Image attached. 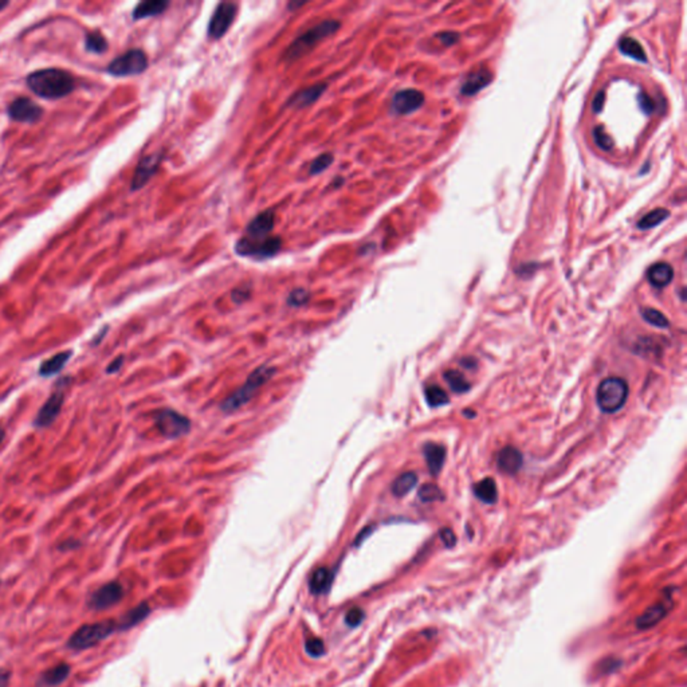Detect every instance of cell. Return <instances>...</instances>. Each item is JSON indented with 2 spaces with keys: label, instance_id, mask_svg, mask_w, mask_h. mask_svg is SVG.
Returning a JSON list of instances; mask_svg holds the SVG:
<instances>
[{
  "label": "cell",
  "instance_id": "obj_5",
  "mask_svg": "<svg viewBox=\"0 0 687 687\" xmlns=\"http://www.w3.org/2000/svg\"><path fill=\"white\" fill-rule=\"evenodd\" d=\"M628 397V385L621 377H608L597 387L596 400L599 409L606 413L621 410Z\"/></svg>",
  "mask_w": 687,
  "mask_h": 687
},
{
  "label": "cell",
  "instance_id": "obj_29",
  "mask_svg": "<svg viewBox=\"0 0 687 687\" xmlns=\"http://www.w3.org/2000/svg\"><path fill=\"white\" fill-rule=\"evenodd\" d=\"M619 50H621V53L626 54V55H628L631 58H634V59L639 61V62H647V57H646V53H645V49L634 38L626 37V38L621 40V42H619Z\"/></svg>",
  "mask_w": 687,
  "mask_h": 687
},
{
  "label": "cell",
  "instance_id": "obj_44",
  "mask_svg": "<svg viewBox=\"0 0 687 687\" xmlns=\"http://www.w3.org/2000/svg\"><path fill=\"white\" fill-rule=\"evenodd\" d=\"M604 101H606V93L604 90H600V92L596 94L595 100H594V112L595 113H599L601 112L603 109V105H604Z\"/></svg>",
  "mask_w": 687,
  "mask_h": 687
},
{
  "label": "cell",
  "instance_id": "obj_8",
  "mask_svg": "<svg viewBox=\"0 0 687 687\" xmlns=\"http://www.w3.org/2000/svg\"><path fill=\"white\" fill-rule=\"evenodd\" d=\"M125 596L124 585L117 580L105 582L94 589L86 599V607L93 612H102L117 606Z\"/></svg>",
  "mask_w": 687,
  "mask_h": 687
},
{
  "label": "cell",
  "instance_id": "obj_10",
  "mask_svg": "<svg viewBox=\"0 0 687 687\" xmlns=\"http://www.w3.org/2000/svg\"><path fill=\"white\" fill-rule=\"evenodd\" d=\"M238 13V6L235 3L223 1L218 4L209 23V35L212 40H219L228 31V28L235 20Z\"/></svg>",
  "mask_w": 687,
  "mask_h": 687
},
{
  "label": "cell",
  "instance_id": "obj_21",
  "mask_svg": "<svg viewBox=\"0 0 687 687\" xmlns=\"http://www.w3.org/2000/svg\"><path fill=\"white\" fill-rule=\"evenodd\" d=\"M327 90V85L325 83H319V85H313L310 88H306V89H303L298 93H295L288 105L291 106V107H305V106L312 105L313 102H316L318 98L322 95V93Z\"/></svg>",
  "mask_w": 687,
  "mask_h": 687
},
{
  "label": "cell",
  "instance_id": "obj_31",
  "mask_svg": "<svg viewBox=\"0 0 687 687\" xmlns=\"http://www.w3.org/2000/svg\"><path fill=\"white\" fill-rule=\"evenodd\" d=\"M85 49L89 53L104 54L107 50V40L100 31H93L85 38Z\"/></svg>",
  "mask_w": 687,
  "mask_h": 687
},
{
  "label": "cell",
  "instance_id": "obj_39",
  "mask_svg": "<svg viewBox=\"0 0 687 687\" xmlns=\"http://www.w3.org/2000/svg\"><path fill=\"white\" fill-rule=\"evenodd\" d=\"M594 139H595V143L597 146L603 151H611L612 146H613V143L611 140V137L608 136L606 131L601 128V127H597L594 131Z\"/></svg>",
  "mask_w": 687,
  "mask_h": 687
},
{
  "label": "cell",
  "instance_id": "obj_4",
  "mask_svg": "<svg viewBox=\"0 0 687 687\" xmlns=\"http://www.w3.org/2000/svg\"><path fill=\"white\" fill-rule=\"evenodd\" d=\"M273 375H274V368L266 367V365H262L258 370H254L252 375L247 377L246 383L243 384L235 394H233L231 397L225 399V401L222 406L223 411L234 412V411L239 410L240 407H243L246 403L250 401L252 395L264 384L267 383L271 379Z\"/></svg>",
  "mask_w": 687,
  "mask_h": 687
},
{
  "label": "cell",
  "instance_id": "obj_2",
  "mask_svg": "<svg viewBox=\"0 0 687 687\" xmlns=\"http://www.w3.org/2000/svg\"><path fill=\"white\" fill-rule=\"evenodd\" d=\"M116 633H119V626L114 619L86 623L69 636L66 648L76 652L86 651L98 646Z\"/></svg>",
  "mask_w": 687,
  "mask_h": 687
},
{
  "label": "cell",
  "instance_id": "obj_27",
  "mask_svg": "<svg viewBox=\"0 0 687 687\" xmlns=\"http://www.w3.org/2000/svg\"><path fill=\"white\" fill-rule=\"evenodd\" d=\"M476 497L485 503H494L497 501V485L491 478H485L474 486Z\"/></svg>",
  "mask_w": 687,
  "mask_h": 687
},
{
  "label": "cell",
  "instance_id": "obj_17",
  "mask_svg": "<svg viewBox=\"0 0 687 687\" xmlns=\"http://www.w3.org/2000/svg\"><path fill=\"white\" fill-rule=\"evenodd\" d=\"M276 225V213L273 210H266L257 215L247 225L246 233L249 238H266L273 231Z\"/></svg>",
  "mask_w": 687,
  "mask_h": 687
},
{
  "label": "cell",
  "instance_id": "obj_16",
  "mask_svg": "<svg viewBox=\"0 0 687 687\" xmlns=\"http://www.w3.org/2000/svg\"><path fill=\"white\" fill-rule=\"evenodd\" d=\"M673 606L671 603V596H667L666 599H663L659 603L657 604H652L651 607L647 608L638 619H636V626L642 630H647V628H651L654 627L655 624H658L659 621L669 613L670 608Z\"/></svg>",
  "mask_w": 687,
  "mask_h": 687
},
{
  "label": "cell",
  "instance_id": "obj_9",
  "mask_svg": "<svg viewBox=\"0 0 687 687\" xmlns=\"http://www.w3.org/2000/svg\"><path fill=\"white\" fill-rule=\"evenodd\" d=\"M155 423L160 433L168 439L184 436L191 430L189 421L182 413L173 410H161L155 415Z\"/></svg>",
  "mask_w": 687,
  "mask_h": 687
},
{
  "label": "cell",
  "instance_id": "obj_32",
  "mask_svg": "<svg viewBox=\"0 0 687 687\" xmlns=\"http://www.w3.org/2000/svg\"><path fill=\"white\" fill-rule=\"evenodd\" d=\"M445 379L449 383L450 388L457 394L467 392L471 387L470 383L466 380V377L463 376V373L458 372V370H447L445 373Z\"/></svg>",
  "mask_w": 687,
  "mask_h": 687
},
{
  "label": "cell",
  "instance_id": "obj_11",
  "mask_svg": "<svg viewBox=\"0 0 687 687\" xmlns=\"http://www.w3.org/2000/svg\"><path fill=\"white\" fill-rule=\"evenodd\" d=\"M8 117L22 124H35L42 119L43 109L28 97H18L7 107Z\"/></svg>",
  "mask_w": 687,
  "mask_h": 687
},
{
  "label": "cell",
  "instance_id": "obj_23",
  "mask_svg": "<svg viewBox=\"0 0 687 687\" xmlns=\"http://www.w3.org/2000/svg\"><path fill=\"white\" fill-rule=\"evenodd\" d=\"M423 452L430 473L434 476H438L446 459V449L436 443H427L424 446Z\"/></svg>",
  "mask_w": 687,
  "mask_h": 687
},
{
  "label": "cell",
  "instance_id": "obj_26",
  "mask_svg": "<svg viewBox=\"0 0 687 687\" xmlns=\"http://www.w3.org/2000/svg\"><path fill=\"white\" fill-rule=\"evenodd\" d=\"M168 6H170V3L165 1V0H148V1H141L133 10V19L134 20H140V19L156 16V15L164 13Z\"/></svg>",
  "mask_w": 687,
  "mask_h": 687
},
{
  "label": "cell",
  "instance_id": "obj_12",
  "mask_svg": "<svg viewBox=\"0 0 687 687\" xmlns=\"http://www.w3.org/2000/svg\"><path fill=\"white\" fill-rule=\"evenodd\" d=\"M64 401H65V391L57 389L46 400V403L40 407L33 424L37 428H46V427L52 425L57 421V418L59 416L62 407H64Z\"/></svg>",
  "mask_w": 687,
  "mask_h": 687
},
{
  "label": "cell",
  "instance_id": "obj_18",
  "mask_svg": "<svg viewBox=\"0 0 687 687\" xmlns=\"http://www.w3.org/2000/svg\"><path fill=\"white\" fill-rule=\"evenodd\" d=\"M151 613V607L148 603H140L139 606L133 607L132 609L127 611L119 619H117V626H119V633H124V631H128V630H132L133 627L139 626L140 623L143 621H146V618L149 616Z\"/></svg>",
  "mask_w": 687,
  "mask_h": 687
},
{
  "label": "cell",
  "instance_id": "obj_42",
  "mask_svg": "<svg viewBox=\"0 0 687 687\" xmlns=\"http://www.w3.org/2000/svg\"><path fill=\"white\" fill-rule=\"evenodd\" d=\"M439 536H440L442 541L445 542V545L447 548H452L455 545V542H457V537H455V534H454V532L451 529H442L440 533H439Z\"/></svg>",
  "mask_w": 687,
  "mask_h": 687
},
{
  "label": "cell",
  "instance_id": "obj_33",
  "mask_svg": "<svg viewBox=\"0 0 687 687\" xmlns=\"http://www.w3.org/2000/svg\"><path fill=\"white\" fill-rule=\"evenodd\" d=\"M424 395H425V400H427L428 406H431V407H440V406H446L449 403L447 394L438 385L427 387L425 391H424Z\"/></svg>",
  "mask_w": 687,
  "mask_h": 687
},
{
  "label": "cell",
  "instance_id": "obj_47",
  "mask_svg": "<svg viewBox=\"0 0 687 687\" xmlns=\"http://www.w3.org/2000/svg\"><path fill=\"white\" fill-rule=\"evenodd\" d=\"M8 6H10V1H0V11H3Z\"/></svg>",
  "mask_w": 687,
  "mask_h": 687
},
{
  "label": "cell",
  "instance_id": "obj_49",
  "mask_svg": "<svg viewBox=\"0 0 687 687\" xmlns=\"http://www.w3.org/2000/svg\"><path fill=\"white\" fill-rule=\"evenodd\" d=\"M4 435H6V434H4V430H3V428H0V442L4 439Z\"/></svg>",
  "mask_w": 687,
  "mask_h": 687
},
{
  "label": "cell",
  "instance_id": "obj_34",
  "mask_svg": "<svg viewBox=\"0 0 687 687\" xmlns=\"http://www.w3.org/2000/svg\"><path fill=\"white\" fill-rule=\"evenodd\" d=\"M418 495H419L422 503H435V501H443L445 500L443 491L434 483L423 485L418 491Z\"/></svg>",
  "mask_w": 687,
  "mask_h": 687
},
{
  "label": "cell",
  "instance_id": "obj_25",
  "mask_svg": "<svg viewBox=\"0 0 687 687\" xmlns=\"http://www.w3.org/2000/svg\"><path fill=\"white\" fill-rule=\"evenodd\" d=\"M333 582V572L328 568H318L312 573L309 579V588L313 595H325L331 589Z\"/></svg>",
  "mask_w": 687,
  "mask_h": 687
},
{
  "label": "cell",
  "instance_id": "obj_15",
  "mask_svg": "<svg viewBox=\"0 0 687 687\" xmlns=\"http://www.w3.org/2000/svg\"><path fill=\"white\" fill-rule=\"evenodd\" d=\"M71 675V666L66 663V662H61L58 664H55L53 667L42 671L38 678H37V682H35V686L37 687H58L61 685H64L69 679V676Z\"/></svg>",
  "mask_w": 687,
  "mask_h": 687
},
{
  "label": "cell",
  "instance_id": "obj_1",
  "mask_svg": "<svg viewBox=\"0 0 687 687\" xmlns=\"http://www.w3.org/2000/svg\"><path fill=\"white\" fill-rule=\"evenodd\" d=\"M31 92L45 100H59L74 92V77L62 69L49 67L30 73L26 78Z\"/></svg>",
  "mask_w": 687,
  "mask_h": 687
},
{
  "label": "cell",
  "instance_id": "obj_40",
  "mask_svg": "<svg viewBox=\"0 0 687 687\" xmlns=\"http://www.w3.org/2000/svg\"><path fill=\"white\" fill-rule=\"evenodd\" d=\"M309 300V293L305 290V289H295L290 293L289 298H288V303L291 306H301V305L306 304Z\"/></svg>",
  "mask_w": 687,
  "mask_h": 687
},
{
  "label": "cell",
  "instance_id": "obj_36",
  "mask_svg": "<svg viewBox=\"0 0 687 687\" xmlns=\"http://www.w3.org/2000/svg\"><path fill=\"white\" fill-rule=\"evenodd\" d=\"M305 651L307 652L309 657L312 658H318V657H322L325 654V646H324V642L322 639L319 638H316V636H310L306 639L305 642Z\"/></svg>",
  "mask_w": 687,
  "mask_h": 687
},
{
  "label": "cell",
  "instance_id": "obj_20",
  "mask_svg": "<svg viewBox=\"0 0 687 687\" xmlns=\"http://www.w3.org/2000/svg\"><path fill=\"white\" fill-rule=\"evenodd\" d=\"M522 463H524L522 454L512 446L505 447L498 454V467L506 474L513 476L515 473H518L519 469L522 467Z\"/></svg>",
  "mask_w": 687,
  "mask_h": 687
},
{
  "label": "cell",
  "instance_id": "obj_3",
  "mask_svg": "<svg viewBox=\"0 0 687 687\" xmlns=\"http://www.w3.org/2000/svg\"><path fill=\"white\" fill-rule=\"evenodd\" d=\"M340 26L341 25L339 20H324L317 26L312 27L291 43L289 49L285 52V59L286 61L300 59L312 49H315L318 42L328 38L329 35H333Z\"/></svg>",
  "mask_w": 687,
  "mask_h": 687
},
{
  "label": "cell",
  "instance_id": "obj_48",
  "mask_svg": "<svg viewBox=\"0 0 687 687\" xmlns=\"http://www.w3.org/2000/svg\"><path fill=\"white\" fill-rule=\"evenodd\" d=\"M300 6H304V3H293V4H290L289 7H290V8L291 7H295V8H297V7H300Z\"/></svg>",
  "mask_w": 687,
  "mask_h": 687
},
{
  "label": "cell",
  "instance_id": "obj_43",
  "mask_svg": "<svg viewBox=\"0 0 687 687\" xmlns=\"http://www.w3.org/2000/svg\"><path fill=\"white\" fill-rule=\"evenodd\" d=\"M440 42L445 45V46H451L454 45L457 40H459V35L457 33H450V31H446V33H440L436 35Z\"/></svg>",
  "mask_w": 687,
  "mask_h": 687
},
{
  "label": "cell",
  "instance_id": "obj_22",
  "mask_svg": "<svg viewBox=\"0 0 687 687\" xmlns=\"http://www.w3.org/2000/svg\"><path fill=\"white\" fill-rule=\"evenodd\" d=\"M647 278L654 288H666L674 278V269L671 267V264L664 262L652 264L648 269Z\"/></svg>",
  "mask_w": 687,
  "mask_h": 687
},
{
  "label": "cell",
  "instance_id": "obj_41",
  "mask_svg": "<svg viewBox=\"0 0 687 687\" xmlns=\"http://www.w3.org/2000/svg\"><path fill=\"white\" fill-rule=\"evenodd\" d=\"M638 102H639V106L642 107V110L646 113V114H651L655 109V102L654 100L646 94V93H639L638 95Z\"/></svg>",
  "mask_w": 687,
  "mask_h": 687
},
{
  "label": "cell",
  "instance_id": "obj_28",
  "mask_svg": "<svg viewBox=\"0 0 687 687\" xmlns=\"http://www.w3.org/2000/svg\"><path fill=\"white\" fill-rule=\"evenodd\" d=\"M418 483V476L413 471L403 473L401 476H397L392 483V493L397 497H404L413 489Z\"/></svg>",
  "mask_w": 687,
  "mask_h": 687
},
{
  "label": "cell",
  "instance_id": "obj_7",
  "mask_svg": "<svg viewBox=\"0 0 687 687\" xmlns=\"http://www.w3.org/2000/svg\"><path fill=\"white\" fill-rule=\"evenodd\" d=\"M148 69V57L140 49H132L114 58L106 71L112 77H131L144 73Z\"/></svg>",
  "mask_w": 687,
  "mask_h": 687
},
{
  "label": "cell",
  "instance_id": "obj_24",
  "mask_svg": "<svg viewBox=\"0 0 687 687\" xmlns=\"http://www.w3.org/2000/svg\"><path fill=\"white\" fill-rule=\"evenodd\" d=\"M71 356H73V351H64V352H59V353L54 355L53 357L47 358L40 365V370H38L40 376H42V377H53L54 375L59 373L61 370L65 368V365L69 363Z\"/></svg>",
  "mask_w": 687,
  "mask_h": 687
},
{
  "label": "cell",
  "instance_id": "obj_38",
  "mask_svg": "<svg viewBox=\"0 0 687 687\" xmlns=\"http://www.w3.org/2000/svg\"><path fill=\"white\" fill-rule=\"evenodd\" d=\"M364 618H365L364 611H363L361 608L353 607L351 608V609H349V611L345 613L344 621H345V624H346L348 627L355 628V627L360 626V624L363 623Z\"/></svg>",
  "mask_w": 687,
  "mask_h": 687
},
{
  "label": "cell",
  "instance_id": "obj_6",
  "mask_svg": "<svg viewBox=\"0 0 687 687\" xmlns=\"http://www.w3.org/2000/svg\"><path fill=\"white\" fill-rule=\"evenodd\" d=\"M282 240L278 237L266 238H249L243 237L235 245V252L240 257H249L254 259L271 258L281 250Z\"/></svg>",
  "mask_w": 687,
  "mask_h": 687
},
{
  "label": "cell",
  "instance_id": "obj_14",
  "mask_svg": "<svg viewBox=\"0 0 687 687\" xmlns=\"http://www.w3.org/2000/svg\"><path fill=\"white\" fill-rule=\"evenodd\" d=\"M424 104V94L416 89H404L392 98V110L397 114H410Z\"/></svg>",
  "mask_w": 687,
  "mask_h": 687
},
{
  "label": "cell",
  "instance_id": "obj_45",
  "mask_svg": "<svg viewBox=\"0 0 687 687\" xmlns=\"http://www.w3.org/2000/svg\"><path fill=\"white\" fill-rule=\"evenodd\" d=\"M13 673L8 669H0V687H8Z\"/></svg>",
  "mask_w": 687,
  "mask_h": 687
},
{
  "label": "cell",
  "instance_id": "obj_37",
  "mask_svg": "<svg viewBox=\"0 0 687 687\" xmlns=\"http://www.w3.org/2000/svg\"><path fill=\"white\" fill-rule=\"evenodd\" d=\"M331 163H333V155L331 153H322V155L318 156L317 159L313 160V163L310 164V168H309V173L310 175H318V173L325 171L328 167H331Z\"/></svg>",
  "mask_w": 687,
  "mask_h": 687
},
{
  "label": "cell",
  "instance_id": "obj_46",
  "mask_svg": "<svg viewBox=\"0 0 687 687\" xmlns=\"http://www.w3.org/2000/svg\"><path fill=\"white\" fill-rule=\"evenodd\" d=\"M122 364H124V356L117 357V358H116V360H114V361H113V363H112V364H110V365L106 368V373H116V372H119V368L122 367Z\"/></svg>",
  "mask_w": 687,
  "mask_h": 687
},
{
  "label": "cell",
  "instance_id": "obj_13",
  "mask_svg": "<svg viewBox=\"0 0 687 687\" xmlns=\"http://www.w3.org/2000/svg\"><path fill=\"white\" fill-rule=\"evenodd\" d=\"M161 160H163V153H152L140 160L133 175L132 185H131L132 191L141 189L155 176L161 164Z\"/></svg>",
  "mask_w": 687,
  "mask_h": 687
},
{
  "label": "cell",
  "instance_id": "obj_30",
  "mask_svg": "<svg viewBox=\"0 0 687 687\" xmlns=\"http://www.w3.org/2000/svg\"><path fill=\"white\" fill-rule=\"evenodd\" d=\"M669 215H670V212L667 211L666 209H657L654 211L648 212L647 215H645L638 222V228L639 230L654 228V227L661 225L662 222H664L669 218Z\"/></svg>",
  "mask_w": 687,
  "mask_h": 687
},
{
  "label": "cell",
  "instance_id": "obj_19",
  "mask_svg": "<svg viewBox=\"0 0 687 687\" xmlns=\"http://www.w3.org/2000/svg\"><path fill=\"white\" fill-rule=\"evenodd\" d=\"M493 80V74L490 73L486 67H481L476 71H473L469 74V77L464 81L462 85L461 93L463 95H474L483 88H486Z\"/></svg>",
  "mask_w": 687,
  "mask_h": 687
},
{
  "label": "cell",
  "instance_id": "obj_35",
  "mask_svg": "<svg viewBox=\"0 0 687 687\" xmlns=\"http://www.w3.org/2000/svg\"><path fill=\"white\" fill-rule=\"evenodd\" d=\"M642 316L647 321L648 324H651V325H654L657 328L664 329V328L669 327V319L664 317L659 310L646 307V309L642 310Z\"/></svg>",
  "mask_w": 687,
  "mask_h": 687
}]
</instances>
